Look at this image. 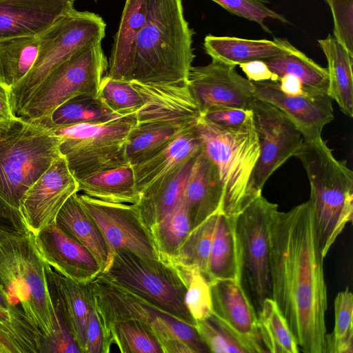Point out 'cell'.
Listing matches in <instances>:
<instances>
[{"mask_svg":"<svg viewBox=\"0 0 353 353\" xmlns=\"http://www.w3.org/2000/svg\"><path fill=\"white\" fill-rule=\"evenodd\" d=\"M324 258L309 201L276 212L270 227V298L305 353L325 352Z\"/></svg>","mask_w":353,"mask_h":353,"instance_id":"obj_1","label":"cell"},{"mask_svg":"<svg viewBox=\"0 0 353 353\" xmlns=\"http://www.w3.org/2000/svg\"><path fill=\"white\" fill-rule=\"evenodd\" d=\"M46 264L32 232L21 234L0 231V285L11 304L21 309L48 341L70 343L74 339L52 299Z\"/></svg>","mask_w":353,"mask_h":353,"instance_id":"obj_2","label":"cell"},{"mask_svg":"<svg viewBox=\"0 0 353 353\" xmlns=\"http://www.w3.org/2000/svg\"><path fill=\"white\" fill-rule=\"evenodd\" d=\"M194 34L185 18L183 0H147L146 19L136 42L130 81L187 82L195 57Z\"/></svg>","mask_w":353,"mask_h":353,"instance_id":"obj_3","label":"cell"},{"mask_svg":"<svg viewBox=\"0 0 353 353\" xmlns=\"http://www.w3.org/2000/svg\"><path fill=\"white\" fill-rule=\"evenodd\" d=\"M130 82L143 101L135 112L136 123L125 144L127 160L133 166L160 152L183 132L196 125L201 114L187 82Z\"/></svg>","mask_w":353,"mask_h":353,"instance_id":"obj_4","label":"cell"},{"mask_svg":"<svg viewBox=\"0 0 353 353\" xmlns=\"http://www.w3.org/2000/svg\"><path fill=\"white\" fill-rule=\"evenodd\" d=\"M310 184L309 202L324 257L353 217V172L322 138L303 142L296 156Z\"/></svg>","mask_w":353,"mask_h":353,"instance_id":"obj_5","label":"cell"},{"mask_svg":"<svg viewBox=\"0 0 353 353\" xmlns=\"http://www.w3.org/2000/svg\"><path fill=\"white\" fill-rule=\"evenodd\" d=\"M203 150L215 164L223 187L221 213L236 216L258 196L252 176L260 146L252 115L240 127L223 128L200 117Z\"/></svg>","mask_w":353,"mask_h":353,"instance_id":"obj_6","label":"cell"},{"mask_svg":"<svg viewBox=\"0 0 353 353\" xmlns=\"http://www.w3.org/2000/svg\"><path fill=\"white\" fill-rule=\"evenodd\" d=\"M61 139L20 117L0 125V194L19 209L26 191L61 155Z\"/></svg>","mask_w":353,"mask_h":353,"instance_id":"obj_7","label":"cell"},{"mask_svg":"<svg viewBox=\"0 0 353 353\" xmlns=\"http://www.w3.org/2000/svg\"><path fill=\"white\" fill-rule=\"evenodd\" d=\"M88 283L105 335L110 324L118 321L135 320L152 330L163 353L209 352L194 325L159 309L101 274Z\"/></svg>","mask_w":353,"mask_h":353,"instance_id":"obj_8","label":"cell"},{"mask_svg":"<svg viewBox=\"0 0 353 353\" xmlns=\"http://www.w3.org/2000/svg\"><path fill=\"white\" fill-rule=\"evenodd\" d=\"M106 24L99 14L72 8L38 36L39 48L28 74L11 89L14 114L19 117L40 83L80 49L102 42Z\"/></svg>","mask_w":353,"mask_h":353,"instance_id":"obj_9","label":"cell"},{"mask_svg":"<svg viewBox=\"0 0 353 353\" xmlns=\"http://www.w3.org/2000/svg\"><path fill=\"white\" fill-rule=\"evenodd\" d=\"M101 274L159 309L194 325L185 304V285L174 265L121 250L112 254Z\"/></svg>","mask_w":353,"mask_h":353,"instance_id":"obj_10","label":"cell"},{"mask_svg":"<svg viewBox=\"0 0 353 353\" xmlns=\"http://www.w3.org/2000/svg\"><path fill=\"white\" fill-rule=\"evenodd\" d=\"M135 113L110 122L49 129L61 139L59 150L77 182L96 172L130 165L125 155Z\"/></svg>","mask_w":353,"mask_h":353,"instance_id":"obj_11","label":"cell"},{"mask_svg":"<svg viewBox=\"0 0 353 353\" xmlns=\"http://www.w3.org/2000/svg\"><path fill=\"white\" fill-rule=\"evenodd\" d=\"M108 61L101 42L80 49L37 87L19 117L34 121L49 116L58 106L81 94L97 97Z\"/></svg>","mask_w":353,"mask_h":353,"instance_id":"obj_12","label":"cell"},{"mask_svg":"<svg viewBox=\"0 0 353 353\" xmlns=\"http://www.w3.org/2000/svg\"><path fill=\"white\" fill-rule=\"evenodd\" d=\"M278 205L262 194L236 216L248 283L258 307L270 297V227Z\"/></svg>","mask_w":353,"mask_h":353,"instance_id":"obj_13","label":"cell"},{"mask_svg":"<svg viewBox=\"0 0 353 353\" xmlns=\"http://www.w3.org/2000/svg\"><path fill=\"white\" fill-rule=\"evenodd\" d=\"M250 110L260 146L252 185L255 191L261 194L270 176L296 156L303 139L294 124L273 105L255 99Z\"/></svg>","mask_w":353,"mask_h":353,"instance_id":"obj_14","label":"cell"},{"mask_svg":"<svg viewBox=\"0 0 353 353\" xmlns=\"http://www.w3.org/2000/svg\"><path fill=\"white\" fill-rule=\"evenodd\" d=\"M78 196L112 254L126 250L144 258L160 259L151 234L134 204L104 201L85 194Z\"/></svg>","mask_w":353,"mask_h":353,"instance_id":"obj_15","label":"cell"},{"mask_svg":"<svg viewBox=\"0 0 353 353\" xmlns=\"http://www.w3.org/2000/svg\"><path fill=\"white\" fill-rule=\"evenodd\" d=\"M235 66L212 59L205 65L191 68L187 83L201 114L217 108L250 109L256 99L252 83Z\"/></svg>","mask_w":353,"mask_h":353,"instance_id":"obj_16","label":"cell"},{"mask_svg":"<svg viewBox=\"0 0 353 353\" xmlns=\"http://www.w3.org/2000/svg\"><path fill=\"white\" fill-rule=\"evenodd\" d=\"M79 192L78 182L71 174L63 156L26 191L19 210L28 229L34 235L54 222L65 201Z\"/></svg>","mask_w":353,"mask_h":353,"instance_id":"obj_17","label":"cell"},{"mask_svg":"<svg viewBox=\"0 0 353 353\" xmlns=\"http://www.w3.org/2000/svg\"><path fill=\"white\" fill-rule=\"evenodd\" d=\"M210 282L214 319L248 353L267 352L259 334L257 314L241 281L217 279Z\"/></svg>","mask_w":353,"mask_h":353,"instance_id":"obj_18","label":"cell"},{"mask_svg":"<svg viewBox=\"0 0 353 353\" xmlns=\"http://www.w3.org/2000/svg\"><path fill=\"white\" fill-rule=\"evenodd\" d=\"M256 99L281 111L301 132L304 141L321 138L323 128L334 119L332 99L308 89L301 95L283 93L276 82H252Z\"/></svg>","mask_w":353,"mask_h":353,"instance_id":"obj_19","label":"cell"},{"mask_svg":"<svg viewBox=\"0 0 353 353\" xmlns=\"http://www.w3.org/2000/svg\"><path fill=\"white\" fill-rule=\"evenodd\" d=\"M34 240L43 259L63 276L88 283L102 272L94 255L55 222L41 230L34 235Z\"/></svg>","mask_w":353,"mask_h":353,"instance_id":"obj_20","label":"cell"},{"mask_svg":"<svg viewBox=\"0 0 353 353\" xmlns=\"http://www.w3.org/2000/svg\"><path fill=\"white\" fill-rule=\"evenodd\" d=\"M73 4L69 0H0V41L39 36Z\"/></svg>","mask_w":353,"mask_h":353,"instance_id":"obj_21","label":"cell"},{"mask_svg":"<svg viewBox=\"0 0 353 353\" xmlns=\"http://www.w3.org/2000/svg\"><path fill=\"white\" fill-rule=\"evenodd\" d=\"M222 199L223 187L217 168L202 149L193 163L182 195L191 230L212 214L221 212Z\"/></svg>","mask_w":353,"mask_h":353,"instance_id":"obj_22","label":"cell"},{"mask_svg":"<svg viewBox=\"0 0 353 353\" xmlns=\"http://www.w3.org/2000/svg\"><path fill=\"white\" fill-rule=\"evenodd\" d=\"M46 269L52 299L62 312L81 353H85L88 323L94 307L89 283L63 276L48 263Z\"/></svg>","mask_w":353,"mask_h":353,"instance_id":"obj_23","label":"cell"},{"mask_svg":"<svg viewBox=\"0 0 353 353\" xmlns=\"http://www.w3.org/2000/svg\"><path fill=\"white\" fill-rule=\"evenodd\" d=\"M201 150L153 183L134 204L150 232L181 201L191 168Z\"/></svg>","mask_w":353,"mask_h":353,"instance_id":"obj_24","label":"cell"},{"mask_svg":"<svg viewBox=\"0 0 353 353\" xmlns=\"http://www.w3.org/2000/svg\"><path fill=\"white\" fill-rule=\"evenodd\" d=\"M147 0H125L118 30L113 37L107 76L130 81L136 42L145 24Z\"/></svg>","mask_w":353,"mask_h":353,"instance_id":"obj_25","label":"cell"},{"mask_svg":"<svg viewBox=\"0 0 353 353\" xmlns=\"http://www.w3.org/2000/svg\"><path fill=\"white\" fill-rule=\"evenodd\" d=\"M202 148L196 125L183 132L160 152L133 165L136 190L139 196L153 183Z\"/></svg>","mask_w":353,"mask_h":353,"instance_id":"obj_26","label":"cell"},{"mask_svg":"<svg viewBox=\"0 0 353 353\" xmlns=\"http://www.w3.org/2000/svg\"><path fill=\"white\" fill-rule=\"evenodd\" d=\"M294 48L287 39L281 38L255 40L208 34L203 42V49L212 59L234 65L276 57L290 52Z\"/></svg>","mask_w":353,"mask_h":353,"instance_id":"obj_27","label":"cell"},{"mask_svg":"<svg viewBox=\"0 0 353 353\" xmlns=\"http://www.w3.org/2000/svg\"><path fill=\"white\" fill-rule=\"evenodd\" d=\"M236 216L220 213L211 245L206 277L242 281L243 261L241 241L236 229Z\"/></svg>","mask_w":353,"mask_h":353,"instance_id":"obj_28","label":"cell"},{"mask_svg":"<svg viewBox=\"0 0 353 353\" xmlns=\"http://www.w3.org/2000/svg\"><path fill=\"white\" fill-rule=\"evenodd\" d=\"M54 222L60 229L94 255L101 266L103 272L112 253L101 230L81 203L77 193L72 194L65 201Z\"/></svg>","mask_w":353,"mask_h":353,"instance_id":"obj_29","label":"cell"},{"mask_svg":"<svg viewBox=\"0 0 353 353\" xmlns=\"http://www.w3.org/2000/svg\"><path fill=\"white\" fill-rule=\"evenodd\" d=\"M327 62V95L335 101L347 117H353V74L352 56L334 38L328 36L318 40Z\"/></svg>","mask_w":353,"mask_h":353,"instance_id":"obj_30","label":"cell"},{"mask_svg":"<svg viewBox=\"0 0 353 353\" xmlns=\"http://www.w3.org/2000/svg\"><path fill=\"white\" fill-rule=\"evenodd\" d=\"M78 189L104 201L136 204L139 199L131 165L92 174L78 181Z\"/></svg>","mask_w":353,"mask_h":353,"instance_id":"obj_31","label":"cell"},{"mask_svg":"<svg viewBox=\"0 0 353 353\" xmlns=\"http://www.w3.org/2000/svg\"><path fill=\"white\" fill-rule=\"evenodd\" d=\"M120 117L97 97L81 94L58 106L49 116L30 121L47 129H56L81 123H104Z\"/></svg>","mask_w":353,"mask_h":353,"instance_id":"obj_32","label":"cell"},{"mask_svg":"<svg viewBox=\"0 0 353 353\" xmlns=\"http://www.w3.org/2000/svg\"><path fill=\"white\" fill-rule=\"evenodd\" d=\"M39 48L37 37H23L0 41V83L14 88L30 71Z\"/></svg>","mask_w":353,"mask_h":353,"instance_id":"obj_33","label":"cell"},{"mask_svg":"<svg viewBox=\"0 0 353 353\" xmlns=\"http://www.w3.org/2000/svg\"><path fill=\"white\" fill-rule=\"evenodd\" d=\"M263 61L279 78L291 74L299 79L305 88L327 94V68L317 64L297 48Z\"/></svg>","mask_w":353,"mask_h":353,"instance_id":"obj_34","label":"cell"},{"mask_svg":"<svg viewBox=\"0 0 353 353\" xmlns=\"http://www.w3.org/2000/svg\"><path fill=\"white\" fill-rule=\"evenodd\" d=\"M259 309L258 328L267 352H299L296 341L276 302L266 298Z\"/></svg>","mask_w":353,"mask_h":353,"instance_id":"obj_35","label":"cell"},{"mask_svg":"<svg viewBox=\"0 0 353 353\" xmlns=\"http://www.w3.org/2000/svg\"><path fill=\"white\" fill-rule=\"evenodd\" d=\"M220 213L212 214L190 231L171 264L196 267L206 276L211 245Z\"/></svg>","mask_w":353,"mask_h":353,"instance_id":"obj_36","label":"cell"},{"mask_svg":"<svg viewBox=\"0 0 353 353\" xmlns=\"http://www.w3.org/2000/svg\"><path fill=\"white\" fill-rule=\"evenodd\" d=\"M190 230L188 211L181 199L150 232L160 259L170 263Z\"/></svg>","mask_w":353,"mask_h":353,"instance_id":"obj_37","label":"cell"},{"mask_svg":"<svg viewBox=\"0 0 353 353\" xmlns=\"http://www.w3.org/2000/svg\"><path fill=\"white\" fill-rule=\"evenodd\" d=\"M106 335L122 353H163L152 330L138 321H115L108 325Z\"/></svg>","mask_w":353,"mask_h":353,"instance_id":"obj_38","label":"cell"},{"mask_svg":"<svg viewBox=\"0 0 353 353\" xmlns=\"http://www.w3.org/2000/svg\"><path fill=\"white\" fill-rule=\"evenodd\" d=\"M44 336L26 316L0 320V353H41Z\"/></svg>","mask_w":353,"mask_h":353,"instance_id":"obj_39","label":"cell"},{"mask_svg":"<svg viewBox=\"0 0 353 353\" xmlns=\"http://www.w3.org/2000/svg\"><path fill=\"white\" fill-rule=\"evenodd\" d=\"M334 326L327 334L325 353L353 352V295L348 287L334 299Z\"/></svg>","mask_w":353,"mask_h":353,"instance_id":"obj_40","label":"cell"},{"mask_svg":"<svg viewBox=\"0 0 353 353\" xmlns=\"http://www.w3.org/2000/svg\"><path fill=\"white\" fill-rule=\"evenodd\" d=\"M185 285V304L192 319L196 321L212 315L210 282L199 268L174 265Z\"/></svg>","mask_w":353,"mask_h":353,"instance_id":"obj_41","label":"cell"},{"mask_svg":"<svg viewBox=\"0 0 353 353\" xmlns=\"http://www.w3.org/2000/svg\"><path fill=\"white\" fill-rule=\"evenodd\" d=\"M97 97L112 112L124 117L134 114L143 101L130 81L103 77Z\"/></svg>","mask_w":353,"mask_h":353,"instance_id":"obj_42","label":"cell"},{"mask_svg":"<svg viewBox=\"0 0 353 353\" xmlns=\"http://www.w3.org/2000/svg\"><path fill=\"white\" fill-rule=\"evenodd\" d=\"M194 327L209 352L248 353L247 350L212 316L196 321Z\"/></svg>","mask_w":353,"mask_h":353,"instance_id":"obj_43","label":"cell"},{"mask_svg":"<svg viewBox=\"0 0 353 353\" xmlns=\"http://www.w3.org/2000/svg\"><path fill=\"white\" fill-rule=\"evenodd\" d=\"M229 12L245 18L259 24L262 29L271 34L266 26L268 19L288 23V20L283 15L270 9L263 0H211Z\"/></svg>","mask_w":353,"mask_h":353,"instance_id":"obj_44","label":"cell"},{"mask_svg":"<svg viewBox=\"0 0 353 353\" xmlns=\"http://www.w3.org/2000/svg\"><path fill=\"white\" fill-rule=\"evenodd\" d=\"M333 17L334 37L353 56V0H325Z\"/></svg>","mask_w":353,"mask_h":353,"instance_id":"obj_45","label":"cell"},{"mask_svg":"<svg viewBox=\"0 0 353 353\" xmlns=\"http://www.w3.org/2000/svg\"><path fill=\"white\" fill-rule=\"evenodd\" d=\"M252 115L250 109L223 107L208 110L201 117L218 127L234 128L241 126Z\"/></svg>","mask_w":353,"mask_h":353,"instance_id":"obj_46","label":"cell"},{"mask_svg":"<svg viewBox=\"0 0 353 353\" xmlns=\"http://www.w3.org/2000/svg\"><path fill=\"white\" fill-rule=\"evenodd\" d=\"M110 347L94 303L88 323L85 353H108Z\"/></svg>","mask_w":353,"mask_h":353,"instance_id":"obj_47","label":"cell"},{"mask_svg":"<svg viewBox=\"0 0 353 353\" xmlns=\"http://www.w3.org/2000/svg\"><path fill=\"white\" fill-rule=\"evenodd\" d=\"M0 231L12 234H28V230L18 208L0 194Z\"/></svg>","mask_w":353,"mask_h":353,"instance_id":"obj_48","label":"cell"},{"mask_svg":"<svg viewBox=\"0 0 353 353\" xmlns=\"http://www.w3.org/2000/svg\"><path fill=\"white\" fill-rule=\"evenodd\" d=\"M239 65L251 82L278 81L279 77L272 72L263 60H252Z\"/></svg>","mask_w":353,"mask_h":353,"instance_id":"obj_49","label":"cell"},{"mask_svg":"<svg viewBox=\"0 0 353 353\" xmlns=\"http://www.w3.org/2000/svg\"><path fill=\"white\" fill-rule=\"evenodd\" d=\"M15 117L12 105L11 88L0 83V125Z\"/></svg>","mask_w":353,"mask_h":353,"instance_id":"obj_50","label":"cell"},{"mask_svg":"<svg viewBox=\"0 0 353 353\" xmlns=\"http://www.w3.org/2000/svg\"><path fill=\"white\" fill-rule=\"evenodd\" d=\"M276 83L279 89L283 93L289 95H301L309 89L303 85L299 79L291 74H285L279 77Z\"/></svg>","mask_w":353,"mask_h":353,"instance_id":"obj_51","label":"cell"},{"mask_svg":"<svg viewBox=\"0 0 353 353\" xmlns=\"http://www.w3.org/2000/svg\"><path fill=\"white\" fill-rule=\"evenodd\" d=\"M26 315L21 309L11 304L6 291L0 285V320L8 321Z\"/></svg>","mask_w":353,"mask_h":353,"instance_id":"obj_52","label":"cell"},{"mask_svg":"<svg viewBox=\"0 0 353 353\" xmlns=\"http://www.w3.org/2000/svg\"><path fill=\"white\" fill-rule=\"evenodd\" d=\"M71 3H74L76 0H69Z\"/></svg>","mask_w":353,"mask_h":353,"instance_id":"obj_53","label":"cell"}]
</instances>
